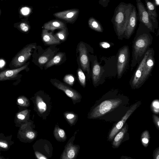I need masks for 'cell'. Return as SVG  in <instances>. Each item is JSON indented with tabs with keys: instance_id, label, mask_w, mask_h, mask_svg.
<instances>
[{
	"instance_id": "19",
	"label": "cell",
	"mask_w": 159,
	"mask_h": 159,
	"mask_svg": "<svg viewBox=\"0 0 159 159\" xmlns=\"http://www.w3.org/2000/svg\"><path fill=\"white\" fill-rule=\"evenodd\" d=\"M43 27L48 30L53 31L57 29H61L66 27L63 22L57 20H53L45 23Z\"/></svg>"
},
{
	"instance_id": "40",
	"label": "cell",
	"mask_w": 159,
	"mask_h": 159,
	"mask_svg": "<svg viewBox=\"0 0 159 159\" xmlns=\"http://www.w3.org/2000/svg\"><path fill=\"white\" fill-rule=\"evenodd\" d=\"M17 118L21 120H23L25 118V116L22 114H18L17 115Z\"/></svg>"
},
{
	"instance_id": "23",
	"label": "cell",
	"mask_w": 159,
	"mask_h": 159,
	"mask_svg": "<svg viewBox=\"0 0 159 159\" xmlns=\"http://www.w3.org/2000/svg\"><path fill=\"white\" fill-rule=\"evenodd\" d=\"M66 120L70 126L75 125L78 119V115L72 111H66L63 113Z\"/></svg>"
},
{
	"instance_id": "17",
	"label": "cell",
	"mask_w": 159,
	"mask_h": 159,
	"mask_svg": "<svg viewBox=\"0 0 159 159\" xmlns=\"http://www.w3.org/2000/svg\"><path fill=\"white\" fill-rule=\"evenodd\" d=\"M102 73V69L96 61H94L92 69V79L94 85L99 81Z\"/></svg>"
},
{
	"instance_id": "24",
	"label": "cell",
	"mask_w": 159,
	"mask_h": 159,
	"mask_svg": "<svg viewBox=\"0 0 159 159\" xmlns=\"http://www.w3.org/2000/svg\"><path fill=\"white\" fill-rule=\"evenodd\" d=\"M88 24L90 28L99 32H102L103 28L101 23L93 17H90L88 20Z\"/></svg>"
},
{
	"instance_id": "14",
	"label": "cell",
	"mask_w": 159,
	"mask_h": 159,
	"mask_svg": "<svg viewBox=\"0 0 159 159\" xmlns=\"http://www.w3.org/2000/svg\"><path fill=\"white\" fill-rule=\"evenodd\" d=\"M151 50V49H148L145 52L132 79L131 85L132 88H137L139 81L141 77L145 62Z\"/></svg>"
},
{
	"instance_id": "1",
	"label": "cell",
	"mask_w": 159,
	"mask_h": 159,
	"mask_svg": "<svg viewBox=\"0 0 159 159\" xmlns=\"http://www.w3.org/2000/svg\"><path fill=\"white\" fill-rule=\"evenodd\" d=\"M150 31L140 22L137 32V36L133 45L131 67L134 66L141 58L143 57L147 49L151 44L152 38Z\"/></svg>"
},
{
	"instance_id": "6",
	"label": "cell",
	"mask_w": 159,
	"mask_h": 159,
	"mask_svg": "<svg viewBox=\"0 0 159 159\" xmlns=\"http://www.w3.org/2000/svg\"><path fill=\"white\" fill-rule=\"evenodd\" d=\"M35 102L37 112L38 115L43 119H46L52 109V104L50 99H46L45 98L40 95H37Z\"/></svg>"
},
{
	"instance_id": "34",
	"label": "cell",
	"mask_w": 159,
	"mask_h": 159,
	"mask_svg": "<svg viewBox=\"0 0 159 159\" xmlns=\"http://www.w3.org/2000/svg\"><path fill=\"white\" fill-rule=\"evenodd\" d=\"M110 0H99V4L103 7L105 8L107 7L110 2Z\"/></svg>"
},
{
	"instance_id": "9",
	"label": "cell",
	"mask_w": 159,
	"mask_h": 159,
	"mask_svg": "<svg viewBox=\"0 0 159 159\" xmlns=\"http://www.w3.org/2000/svg\"><path fill=\"white\" fill-rule=\"evenodd\" d=\"M138 20L136 7L133 5L124 34L127 39L129 38L134 33Z\"/></svg>"
},
{
	"instance_id": "2",
	"label": "cell",
	"mask_w": 159,
	"mask_h": 159,
	"mask_svg": "<svg viewBox=\"0 0 159 159\" xmlns=\"http://www.w3.org/2000/svg\"><path fill=\"white\" fill-rule=\"evenodd\" d=\"M132 5L122 2L115 9L111 21L118 37L124 35Z\"/></svg>"
},
{
	"instance_id": "10",
	"label": "cell",
	"mask_w": 159,
	"mask_h": 159,
	"mask_svg": "<svg viewBox=\"0 0 159 159\" xmlns=\"http://www.w3.org/2000/svg\"><path fill=\"white\" fill-rule=\"evenodd\" d=\"M153 52V51L151 49L146 59L141 77L139 81L136 88L139 87L144 83L152 71L155 63Z\"/></svg>"
},
{
	"instance_id": "45",
	"label": "cell",
	"mask_w": 159,
	"mask_h": 159,
	"mask_svg": "<svg viewBox=\"0 0 159 159\" xmlns=\"http://www.w3.org/2000/svg\"><path fill=\"white\" fill-rule=\"evenodd\" d=\"M1 0V1H3L4 0Z\"/></svg>"
},
{
	"instance_id": "39",
	"label": "cell",
	"mask_w": 159,
	"mask_h": 159,
	"mask_svg": "<svg viewBox=\"0 0 159 159\" xmlns=\"http://www.w3.org/2000/svg\"><path fill=\"white\" fill-rule=\"evenodd\" d=\"M7 146L8 145L6 143L0 142V147L3 148H7Z\"/></svg>"
},
{
	"instance_id": "25",
	"label": "cell",
	"mask_w": 159,
	"mask_h": 159,
	"mask_svg": "<svg viewBox=\"0 0 159 159\" xmlns=\"http://www.w3.org/2000/svg\"><path fill=\"white\" fill-rule=\"evenodd\" d=\"M145 7L149 14L154 17L157 18V6L153 1L149 0H144Z\"/></svg>"
},
{
	"instance_id": "13",
	"label": "cell",
	"mask_w": 159,
	"mask_h": 159,
	"mask_svg": "<svg viewBox=\"0 0 159 159\" xmlns=\"http://www.w3.org/2000/svg\"><path fill=\"white\" fill-rule=\"evenodd\" d=\"M137 105L138 104L136 103L132 106L130 109L127 111L125 116L121 120L114 126L109 134L108 136L109 140H111L113 139L117 133L122 128L124 124L128 118L136 109Z\"/></svg>"
},
{
	"instance_id": "44",
	"label": "cell",
	"mask_w": 159,
	"mask_h": 159,
	"mask_svg": "<svg viewBox=\"0 0 159 159\" xmlns=\"http://www.w3.org/2000/svg\"><path fill=\"white\" fill-rule=\"evenodd\" d=\"M1 13H2L1 10V8H0V17L1 14Z\"/></svg>"
},
{
	"instance_id": "15",
	"label": "cell",
	"mask_w": 159,
	"mask_h": 159,
	"mask_svg": "<svg viewBox=\"0 0 159 159\" xmlns=\"http://www.w3.org/2000/svg\"><path fill=\"white\" fill-rule=\"evenodd\" d=\"M80 60L81 67L84 71L88 74L90 73L89 61L87 48L85 45L81 43L79 47Z\"/></svg>"
},
{
	"instance_id": "26",
	"label": "cell",
	"mask_w": 159,
	"mask_h": 159,
	"mask_svg": "<svg viewBox=\"0 0 159 159\" xmlns=\"http://www.w3.org/2000/svg\"><path fill=\"white\" fill-rule=\"evenodd\" d=\"M64 54L62 52H59L53 58L48 62L46 65V68L50 67L53 65L59 63L61 61Z\"/></svg>"
},
{
	"instance_id": "30",
	"label": "cell",
	"mask_w": 159,
	"mask_h": 159,
	"mask_svg": "<svg viewBox=\"0 0 159 159\" xmlns=\"http://www.w3.org/2000/svg\"><path fill=\"white\" fill-rule=\"evenodd\" d=\"M63 80L66 84L70 85L72 86L74 83L75 78L72 75L68 74L64 76Z\"/></svg>"
},
{
	"instance_id": "12",
	"label": "cell",
	"mask_w": 159,
	"mask_h": 159,
	"mask_svg": "<svg viewBox=\"0 0 159 159\" xmlns=\"http://www.w3.org/2000/svg\"><path fill=\"white\" fill-rule=\"evenodd\" d=\"M29 62L22 66L15 69L0 71V81L15 79L19 75L20 73L26 69Z\"/></svg>"
},
{
	"instance_id": "8",
	"label": "cell",
	"mask_w": 159,
	"mask_h": 159,
	"mask_svg": "<svg viewBox=\"0 0 159 159\" xmlns=\"http://www.w3.org/2000/svg\"><path fill=\"white\" fill-rule=\"evenodd\" d=\"M74 135L70 138L65 146L60 159H74L76 158L80 149L79 145L74 144Z\"/></svg>"
},
{
	"instance_id": "21",
	"label": "cell",
	"mask_w": 159,
	"mask_h": 159,
	"mask_svg": "<svg viewBox=\"0 0 159 159\" xmlns=\"http://www.w3.org/2000/svg\"><path fill=\"white\" fill-rule=\"evenodd\" d=\"M53 133L55 139L58 141L63 142L66 139L67 136L65 131L57 125H55Z\"/></svg>"
},
{
	"instance_id": "11",
	"label": "cell",
	"mask_w": 159,
	"mask_h": 159,
	"mask_svg": "<svg viewBox=\"0 0 159 159\" xmlns=\"http://www.w3.org/2000/svg\"><path fill=\"white\" fill-rule=\"evenodd\" d=\"M53 85L58 89L63 91L72 100L74 104L81 101L82 96L77 91L68 87L61 82H54Z\"/></svg>"
},
{
	"instance_id": "16",
	"label": "cell",
	"mask_w": 159,
	"mask_h": 159,
	"mask_svg": "<svg viewBox=\"0 0 159 159\" xmlns=\"http://www.w3.org/2000/svg\"><path fill=\"white\" fill-rule=\"evenodd\" d=\"M79 13V10L71 9L56 13L53 14V15L58 18L71 21L76 18Z\"/></svg>"
},
{
	"instance_id": "42",
	"label": "cell",
	"mask_w": 159,
	"mask_h": 159,
	"mask_svg": "<svg viewBox=\"0 0 159 159\" xmlns=\"http://www.w3.org/2000/svg\"><path fill=\"white\" fill-rule=\"evenodd\" d=\"M18 102L20 104H23L24 102L23 100L21 99H19L18 100Z\"/></svg>"
},
{
	"instance_id": "35",
	"label": "cell",
	"mask_w": 159,
	"mask_h": 159,
	"mask_svg": "<svg viewBox=\"0 0 159 159\" xmlns=\"http://www.w3.org/2000/svg\"><path fill=\"white\" fill-rule=\"evenodd\" d=\"M154 122L157 127L159 129V118L158 116L155 115H153Z\"/></svg>"
},
{
	"instance_id": "3",
	"label": "cell",
	"mask_w": 159,
	"mask_h": 159,
	"mask_svg": "<svg viewBox=\"0 0 159 159\" xmlns=\"http://www.w3.org/2000/svg\"><path fill=\"white\" fill-rule=\"evenodd\" d=\"M135 1L138 10V20L150 31L154 33L155 29L158 27V22L157 18L149 14L141 0Z\"/></svg>"
},
{
	"instance_id": "7",
	"label": "cell",
	"mask_w": 159,
	"mask_h": 159,
	"mask_svg": "<svg viewBox=\"0 0 159 159\" xmlns=\"http://www.w3.org/2000/svg\"><path fill=\"white\" fill-rule=\"evenodd\" d=\"M128 47L124 46L119 50L117 62L118 78L120 79L125 70L128 64L129 57Z\"/></svg>"
},
{
	"instance_id": "31",
	"label": "cell",
	"mask_w": 159,
	"mask_h": 159,
	"mask_svg": "<svg viewBox=\"0 0 159 159\" xmlns=\"http://www.w3.org/2000/svg\"><path fill=\"white\" fill-rule=\"evenodd\" d=\"M152 111L156 113H158L159 111V102L158 100H154L151 105Z\"/></svg>"
},
{
	"instance_id": "27",
	"label": "cell",
	"mask_w": 159,
	"mask_h": 159,
	"mask_svg": "<svg viewBox=\"0 0 159 159\" xmlns=\"http://www.w3.org/2000/svg\"><path fill=\"white\" fill-rule=\"evenodd\" d=\"M55 37L59 41H65L67 37V29L65 28L61 29V30L56 33L55 35Z\"/></svg>"
},
{
	"instance_id": "36",
	"label": "cell",
	"mask_w": 159,
	"mask_h": 159,
	"mask_svg": "<svg viewBox=\"0 0 159 159\" xmlns=\"http://www.w3.org/2000/svg\"><path fill=\"white\" fill-rule=\"evenodd\" d=\"M26 137L30 139H33L35 137V133L32 131H29L26 134Z\"/></svg>"
},
{
	"instance_id": "32",
	"label": "cell",
	"mask_w": 159,
	"mask_h": 159,
	"mask_svg": "<svg viewBox=\"0 0 159 159\" xmlns=\"http://www.w3.org/2000/svg\"><path fill=\"white\" fill-rule=\"evenodd\" d=\"M30 12V9L27 7H22L19 10L20 17L21 15L27 16L29 14Z\"/></svg>"
},
{
	"instance_id": "28",
	"label": "cell",
	"mask_w": 159,
	"mask_h": 159,
	"mask_svg": "<svg viewBox=\"0 0 159 159\" xmlns=\"http://www.w3.org/2000/svg\"><path fill=\"white\" fill-rule=\"evenodd\" d=\"M150 135L148 131L146 130L142 134L141 136V141L144 146L147 147L149 143Z\"/></svg>"
},
{
	"instance_id": "20",
	"label": "cell",
	"mask_w": 159,
	"mask_h": 159,
	"mask_svg": "<svg viewBox=\"0 0 159 159\" xmlns=\"http://www.w3.org/2000/svg\"><path fill=\"white\" fill-rule=\"evenodd\" d=\"M13 26L19 31L24 33H27L30 28L27 19H21L20 21L14 23Z\"/></svg>"
},
{
	"instance_id": "38",
	"label": "cell",
	"mask_w": 159,
	"mask_h": 159,
	"mask_svg": "<svg viewBox=\"0 0 159 159\" xmlns=\"http://www.w3.org/2000/svg\"><path fill=\"white\" fill-rule=\"evenodd\" d=\"M159 149L158 148L154 153V158L156 159H159Z\"/></svg>"
},
{
	"instance_id": "22",
	"label": "cell",
	"mask_w": 159,
	"mask_h": 159,
	"mask_svg": "<svg viewBox=\"0 0 159 159\" xmlns=\"http://www.w3.org/2000/svg\"><path fill=\"white\" fill-rule=\"evenodd\" d=\"M127 130V125H126L115 137L112 143L114 148H117L120 146Z\"/></svg>"
},
{
	"instance_id": "4",
	"label": "cell",
	"mask_w": 159,
	"mask_h": 159,
	"mask_svg": "<svg viewBox=\"0 0 159 159\" xmlns=\"http://www.w3.org/2000/svg\"><path fill=\"white\" fill-rule=\"evenodd\" d=\"M122 102L119 99L107 100L102 102L91 110L88 114L89 119H96L112 111L118 107Z\"/></svg>"
},
{
	"instance_id": "18",
	"label": "cell",
	"mask_w": 159,
	"mask_h": 159,
	"mask_svg": "<svg viewBox=\"0 0 159 159\" xmlns=\"http://www.w3.org/2000/svg\"><path fill=\"white\" fill-rule=\"evenodd\" d=\"M42 40L44 43L48 45L58 44L60 41L53 35L51 32H49L48 30L44 29L42 32Z\"/></svg>"
},
{
	"instance_id": "33",
	"label": "cell",
	"mask_w": 159,
	"mask_h": 159,
	"mask_svg": "<svg viewBox=\"0 0 159 159\" xmlns=\"http://www.w3.org/2000/svg\"><path fill=\"white\" fill-rule=\"evenodd\" d=\"M49 57L47 55H43L40 56L38 60L39 63L43 65L46 63L48 60Z\"/></svg>"
},
{
	"instance_id": "29",
	"label": "cell",
	"mask_w": 159,
	"mask_h": 159,
	"mask_svg": "<svg viewBox=\"0 0 159 159\" xmlns=\"http://www.w3.org/2000/svg\"><path fill=\"white\" fill-rule=\"evenodd\" d=\"M78 78L80 84L85 87L86 84V79L85 75L82 70L79 68L77 70Z\"/></svg>"
},
{
	"instance_id": "43",
	"label": "cell",
	"mask_w": 159,
	"mask_h": 159,
	"mask_svg": "<svg viewBox=\"0 0 159 159\" xmlns=\"http://www.w3.org/2000/svg\"><path fill=\"white\" fill-rule=\"evenodd\" d=\"M4 62V61H3L2 60H0V67H2V66H3L4 64H2V63H3Z\"/></svg>"
},
{
	"instance_id": "5",
	"label": "cell",
	"mask_w": 159,
	"mask_h": 159,
	"mask_svg": "<svg viewBox=\"0 0 159 159\" xmlns=\"http://www.w3.org/2000/svg\"><path fill=\"white\" fill-rule=\"evenodd\" d=\"M35 48V45L33 43L25 46L13 58L9 65L10 68H17L24 65L31 56L32 49Z\"/></svg>"
},
{
	"instance_id": "41",
	"label": "cell",
	"mask_w": 159,
	"mask_h": 159,
	"mask_svg": "<svg viewBox=\"0 0 159 159\" xmlns=\"http://www.w3.org/2000/svg\"><path fill=\"white\" fill-rule=\"evenodd\" d=\"M153 2L156 6H159V0H154Z\"/></svg>"
},
{
	"instance_id": "37",
	"label": "cell",
	"mask_w": 159,
	"mask_h": 159,
	"mask_svg": "<svg viewBox=\"0 0 159 159\" xmlns=\"http://www.w3.org/2000/svg\"><path fill=\"white\" fill-rule=\"evenodd\" d=\"M100 45L104 48H107L110 46V45L108 43L103 42L100 43Z\"/></svg>"
}]
</instances>
